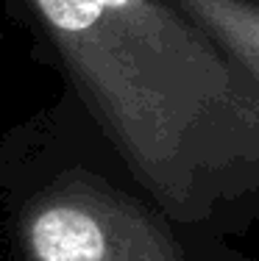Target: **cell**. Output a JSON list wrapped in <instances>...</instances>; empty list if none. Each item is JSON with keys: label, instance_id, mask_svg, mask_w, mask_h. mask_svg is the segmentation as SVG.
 <instances>
[{"label": "cell", "instance_id": "6da1fadb", "mask_svg": "<svg viewBox=\"0 0 259 261\" xmlns=\"http://www.w3.org/2000/svg\"><path fill=\"white\" fill-rule=\"evenodd\" d=\"M84 106L176 220L259 195V84L170 0H28Z\"/></svg>", "mask_w": 259, "mask_h": 261}, {"label": "cell", "instance_id": "3957f363", "mask_svg": "<svg viewBox=\"0 0 259 261\" xmlns=\"http://www.w3.org/2000/svg\"><path fill=\"white\" fill-rule=\"evenodd\" d=\"M259 84V0H170Z\"/></svg>", "mask_w": 259, "mask_h": 261}, {"label": "cell", "instance_id": "7a4b0ae2", "mask_svg": "<svg viewBox=\"0 0 259 261\" xmlns=\"http://www.w3.org/2000/svg\"><path fill=\"white\" fill-rule=\"evenodd\" d=\"M28 261H187L162 220L114 186L61 178L20 222Z\"/></svg>", "mask_w": 259, "mask_h": 261}]
</instances>
